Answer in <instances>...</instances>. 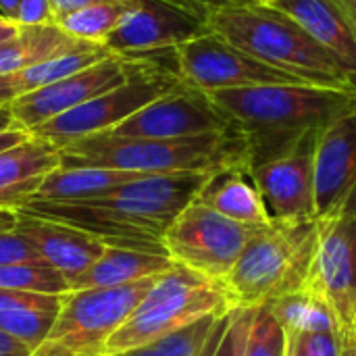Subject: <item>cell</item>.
Here are the masks:
<instances>
[{
	"instance_id": "6da1fadb",
	"label": "cell",
	"mask_w": 356,
	"mask_h": 356,
	"mask_svg": "<svg viewBox=\"0 0 356 356\" xmlns=\"http://www.w3.org/2000/svg\"><path fill=\"white\" fill-rule=\"evenodd\" d=\"M211 173L144 175L104 196L73 202L29 200L21 215L81 229L106 246L165 254V234L196 200Z\"/></svg>"
},
{
	"instance_id": "7a4b0ae2",
	"label": "cell",
	"mask_w": 356,
	"mask_h": 356,
	"mask_svg": "<svg viewBox=\"0 0 356 356\" xmlns=\"http://www.w3.org/2000/svg\"><path fill=\"white\" fill-rule=\"evenodd\" d=\"M244 134L250 171L292 152L356 111V90L321 83H271L209 94Z\"/></svg>"
},
{
	"instance_id": "3957f363",
	"label": "cell",
	"mask_w": 356,
	"mask_h": 356,
	"mask_svg": "<svg viewBox=\"0 0 356 356\" xmlns=\"http://www.w3.org/2000/svg\"><path fill=\"white\" fill-rule=\"evenodd\" d=\"M60 167H100L144 175L215 173L229 167L250 171L246 140L236 125L223 131L175 140L94 134L63 146Z\"/></svg>"
},
{
	"instance_id": "277c9868",
	"label": "cell",
	"mask_w": 356,
	"mask_h": 356,
	"mask_svg": "<svg viewBox=\"0 0 356 356\" xmlns=\"http://www.w3.org/2000/svg\"><path fill=\"white\" fill-rule=\"evenodd\" d=\"M209 31L225 38L254 58L313 83L356 90L338 58L315 42L288 15L259 4L225 6L209 15Z\"/></svg>"
},
{
	"instance_id": "5b68a950",
	"label": "cell",
	"mask_w": 356,
	"mask_h": 356,
	"mask_svg": "<svg viewBox=\"0 0 356 356\" xmlns=\"http://www.w3.org/2000/svg\"><path fill=\"white\" fill-rule=\"evenodd\" d=\"M319 242L317 219L273 221L221 282L229 311H257L305 288Z\"/></svg>"
},
{
	"instance_id": "8992f818",
	"label": "cell",
	"mask_w": 356,
	"mask_h": 356,
	"mask_svg": "<svg viewBox=\"0 0 356 356\" xmlns=\"http://www.w3.org/2000/svg\"><path fill=\"white\" fill-rule=\"evenodd\" d=\"M221 284L173 265L111 336L104 356H119L169 338L211 315H229Z\"/></svg>"
},
{
	"instance_id": "52a82bcc",
	"label": "cell",
	"mask_w": 356,
	"mask_h": 356,
	"mask_svg": "<svg viewBox=\"0 0 356 356\" xmlns=\"http://www.w3.org/2000/svg\"><path fill=\"white\" fill-rule=\"evenodd\" d=\"M161 275L104 290H71L46 340L31 356H102L111 336L127 321Z\"/></svg>"
},
{
	"instance_id": "ba28073f",
	"label": "cell",
	"mask_w": 356,
	"mask_h": 356,
	"mask_svg": "<svg viewBox=\"0 0 356 356\" xmlns=\"http://www.w3.org/2000/svg\"><path fill=\"white\" fill-rule=\"evenodd\" d=\"M267 227H250L194 200L171 223L163 246L167 257L211 282L221 284L246 246Z\"/></svg>"
},
{
	"instance_id": "9c48e42d",
	"label": "cell",
	"mask_w": 356,
	"mask_h": 356,
	"mask_svg": "<svg viewBox=\"0 0 356 356\" xmlns=\"http://www.w3.org/2000/svg\"><path fill=\"white\" fill-rule=\"evenodd\" d=\"M317 223V252L302 290L332 309L344 334L353 330L356 313V186Z\"/></svg>"
},
{
	"instance_id": "30bf717a",
	"label": "cell",
	"mask_w": 356,
	"mask_h": 356,
	"mask_svg": "<svg viewBox=\"0 0 356 356\" xmlns=\"http://www.w3.org/2000/svg\"><path fill=\"white\" fill-rule=\"evenodd\" d=\"M173 54L177 77L204 94L271 83H313L254 58L213 31L173 48Z\"/></svg>"
},
{
	"instance_id": "8fae6325",
	"label": "cell",
	"mask_w": 356,
	"mask_h": 356,
	"mask_svg": "<svg viewBox=\"0 0 356 356\" xmlns=\"http://www.w3.org/2000/svg\"><path fill=\"white\" fill-rule=\"evenodd\" d=\"M181 83L184 81L177 77L175 71L146 73L42 123L29 134L54 144L60 150L75 140L115 129L134 113H138L152 100L173 92Z\"/></svg>"
},
{
	"instance_id": "7c38bea8",
	"label": "cell",
	"mask_w": 356,
	"mask_h": 356,
	"mask_svg": "<svg viewBox=\"0 0 356 356\" xmlns=\"http://www.w3.org/2000/svg\"><path fill=\"white\" fill-rule=\"evenodd\" d=\"M232 125L234 121L209 94L181 83L106 134L119 138L175 140L223 131Z\"/></svg>"
},
{
	"instance_id": "4fadbf2b",
	"label": "cell",
	"mask_w": 356,
	"mask_h": 356,
	"mask_svg": "<svg viewBox=\"0 0 356 356\" xmlns=\"http://www.w3.org/2000/svg\"><path fill=\"white\" fill-rule=\"evenodd\" d=\"M207 31V17L171 0H129L104 48L113 54L159 52L177 48Z\"/></svg>"
},
{
	"instance_id": "5bb4252c",
	"label": "cell",
	"mask_w": 356,
	"mask_h": 356,
	"mask_svg": "<svg viewBox=\"0 0 356 356\" xmlns=\"http://www.w3.org/2000/svg\"><path fill=\"white\" fill-rule=\"evenodd\" d=\"M302 142L288 154L267 161L250 171L273 221L317 219L315 200V144Z\"/></svg>"
},
{
	"instance_id": "9a60e30c",
	"label": "cell",
	"mask_w": 356,
	"mask_h": 356,
	"mask_svg": "<svg viewBox=\"0 0 356 356\" xmlns=\"http://www.w3.org/2000/svg\"><path fill=\"white\" fill-rule=\"evenodd\" d=\"M356 186V111L330 123L315 144L317 217L336 209Z\"/></svg>"
},
{
	"instance_id": "2e32d148",
	"label": "cell",
	"mask_w": 356,
	"mask_h": 356,
	"mask_svg": "<svg viewBox=\"0 0 356 356\" xmlns=\"http://www.w3.org/2000/svg\"><path fill=\"white\" fill-rule=\"evenodd\" d=\"M15 229H19L33 244L44 265L60 273L71 288L102 257L106 248L104 242L81 229L54 221L27 217L21 213Z\"/></svg>"
},
{
	"instance_id": "e0dca14e",
	"label": "cell",
	"mask_w": 356,
	"mask_h": 356,
	"mask_svg": "<svg viewBox=\"0 0 356 356\" xmlns=\"http://www.w3.org/2000/svg\"><path fill=\"white\" fill-rule=\"evenodd\" d=\"M60 167V150L40 138H29L0 152V209L19 211L38 192L48 173Z\"/></svg>"
},
{
	"instance_id": "ac0fdd59",
	"label": "cell",
	"mask_w": 356,
	"mask_h": 356,
	"mask_svg": "<svg viewBox=\"0 0 356 356\" xmlns=\"http://www.w3.org/2000/svg\"><path fill=\"white\" fill-rule=\"evenodd\" d=\"M271 8L288 15L330 50L356 83V35L336 0H275Z\"/></svg>"
},
{
	"instance_id": "d6986e66",
	"label": "cell",
	"mask_w": 356,
	"mask_h": 356,
	"mask_svg": "<svg viewBox=\"0 0 356 356\" xmlns=\"http://www.w3.org/2000/svg\"><path fill=\"white\" fill-rule=\"evenodd\" d=\"M196 200L221 213L223 217L250 227L273 225L265 200L250 171L244 167H229L211 173Z\"/></svg>"
},
{
	"instance_id": "ffe728a7",
	"label": "cell",
	"mask_w": 356,
	"mask_h": 356,
	"mask_svg": "<svg viewBox=\"0 0 356 356\" xmlns=\"http://www.w3.org/2000/svg\"><path fill=\"white\" fill-rule=\"evenodd\" d=\"M108 54H113V52H108L104 48V44L86 42L83 46H79L71 52L29 65V67L8 73V75H0V106H8L13 100H17L21 96H27L40 88H46L58 79H65L86 67H92V65L100 63L102 58H106Z\"/></svg>"
},
{
	"instance_id": "44dd1931",
	"label": "cell",
	"mask_w": 356,
	"mask_h": 356,
	"mask_svg": "<svg viewBox=\"0 0 356 356\" xmlns=\"http://www.w3.org/2000/svg\"><path fill=\"white\" fill-rule=\"evenodd\" d=\"M175 263L165 254L106 246L102 257L73 284L71 290H104L136 284L167 273Z\"/></svg>"
},
{
	"instance_id": "7402d4cb",
	"label": "cell",
	"mask_w": 356,
	"mask_h": 356,
	"mask_svg": "<svg viewBox=\"0 0 356 356\" xmlns=\"http://www.w3.org/2000/svg\"><path fill=\"white\" fill-rule=\"evenodd\" d=\"M144 177V173L100 169V167H58L44 177L31 200L73 202L108 194L111 190Z\"/></svg>"
},
{
	"instance_id": "603a6c76",
	"label": "cell",
	"mask_w": 356,
	"mask_h": 356,
	"mask_svg": "<svg viewBox=\"0 0 356 356\" xmlns=\"http://www.w3.org/2000/svg\"><path fill=\"white\" fill-rule=\"evenodd\" d=\"M86 42L67 35L56 23L21 27L10 40L0 42V75L21 71L29 65L71 52Z\"/></svg>"
},
{
	"instance_id": "cb8c5ba5",
	"label": "cell",
	"mask_w": 356,
	"mask_h": 356,
	"mask_svg": "<svg viewBox=\"0 0 356 356\" xmlns=\"http://www.w3.org/2000/svg\"><path fill=\"white\" fill-rule=\"evenodd\" d=\"M267 309L288 334H342L332 309L307 290L286 294L269 302Z\"/></svg>"
},
{
	"instance_id": "d4e9b609",
	"label": "cell",
	"mask_w": 356,
	"mask_h": 356,
	"mask_svg": "<svg viewBox=\"0 0 356 356\" xmlns=\"http://www.w3.org/2000/svg\"><path fill=\"white\" fill-rule=\"evenodd\" d=\"M229 323V315H211L154 344L119 356H213Z\"/></svg>"
},
{
	"instance_id": "484cf974",
	"label": "cell",
	"mask_w": 356,
	"mask_h": 356,
	"mask_svg": "<svg viewBox=\"0 0 356 356\" xmlns=\"http://www.w3.org/2000/svg\"><path fill=\"white\" fill-rule=\"evenodd\" d=\"M127 6L129 0H102L58 19L56 25L79 42L104 44L123 19Z\"/></svg>"
},
{
	"instance_id": "4316f807",
	"label": "cell",
	"mask_w": 356,
	"mask_h": 356,
	"mask_svg": "<svg viewBox=\"0 0 356 356\" xmlns=\"http://www.w3.org/2000/svg\"><path fill=\"white\" fill-rule=\"evenodd\" d=\"M2 290H23L40 294H67L71 292L69 282L50 267L44 265H4L0 267Z\"/></svg>"
},
{
	"instance_id": "83f0119b",
	"label": "cell",
	"mask_w": 356,
	"mask_h": 356,
	"mask_svg": "<svg viewBox=\"0 0 356 356\" xmlns=\"http://www.w3.org/2000/svg\"><path fill=\"white\" fill-rule=\"evenodd\" d=\"M56 315H58L56 311H35V309L0 311V332L23 342L33 353L46 340Z\"/></svg>"
},
{
	"instance_id": "f1b7e54d",
	"label": "cell",
	"mask_w": 356,
	"mask_h": 356,
	"mask_svg": "<svg viewBox=\"0 0 356 356\" xmlns=\"http://www.w3.org/2000/svg\"><path fill=\"white\" fill-rule=\"evenodd\" d=\"M288 336L267 307L254 311L242 356H286Z\"/></svg>"
},
{
	"instance_id": "f546056e",
	"label": "cell",
	"mask_w": 356,
	"mask_h": 356,
	"mask_svg": "<svg viewBox=\"0 0 356 356\" xmlns=\"http://www.w3.org/2000/svg\"><path fill=\"white\" fill-rule=\"evenodd\" d=\"M4 265H44V261L19 229H8L0 232V267Z\"/></svg>"
},
{
	"instance_id": "4dcf8cb0",
	"label": "cell",
	"mask_w": 356,
	"mask_h": 356,
	"mask_svg": "<svg viewBox=\"0 0 356 356\" xmlns=\"http://www.w3.org/2000/svg\"><path fill=\"white\" fill-rule=\"evenodd\" d=\"M63 296L40 294V292H23V290H2L0 288V311L35 309V311H56L58 313V309L63 305Z\"/></svg>"
},
{
	"instance_id": "1f68e13d",
	"label": "cell",
	"mask_w": 356,
	"mask_h": 356,
	"mask_svg": "<svg viewBox=\"0 0 356 356\" xmlns=\"http://www.w3.org/2000/svg\"><path fill=\"white\" fill-rule=\"evenodd\" d=\"M254 311H234L229 313V323L227 330L215 350L213 356H242L244 353V344H246V336L252 323Z\"/></svg>"
},
{
	"instance_id": "d6a6232c",
	"label": "cell",
	"mask_w": 356,
	"mask_h": 356,
	"mask_svg": "<svg viewBox=\"0 0 356 356\" xmlns=\"http://www.w3.org/2000/svg\"><path fill=\"white\" fill-rule=\"evenodd\" d=\"M13 21L19 27H33V25H52L54 10L50 0H19Z\"/></svg>"
},
{
	"instance_id": "836d02e7",
	"label": "cell",
	"mask_w": 356,
	"mask_h": 356,
	"mask_svg": "<svg viewBox=\"0 0 356 356\" xmlns=\"http://www.w3.org/2000/svg\"><path fill=\"white\" fill-rule=\"evenodd\" d=\"M307 356H342V334L300 336Z\"/></svg>"
},
{
	"instance_id": "e575fe53",
	"label": "cell",
	"mask_w": 356,
	"mask_h": 356,
	"mask_svg": "<svg viewBox=\"0 0 356 356\" xmlns=\"http://www.w3.org/2000/svg\"><path fill=\"white\" fill-rule=\"evenodd\" d=\"M188 10H194L202 17L209 19L211 13L219 10V8H225V6H238V4H250L248 0H171Z\"/></svg>"
},
{
	"instance_id": "d590c367",
	"label": "cell",
	"mask_w": 356,
	"mask_h": 356,
	"mask_svg": "<svg viewBox=\"0 0 356 356\" xmlns=\"http://www.w3.org/2000/svg\"><path fill=\"white\" fill-rule=\"evenodd\" d=\"M52 2V10H54V23L83 6H90V4H96V2H102V0H50Z\"/></svg>"
},
{
	"instance_id": "8d00e7d4",
	"label": "cell",
	"mask_w": 356,
	"mask_h": 356,
	"mask_svg": "<svg viewBox=\"0 0 356 356\" xmlns=\"http://www.w3.org/2000/svg\"><path fill=\"white\" fill-rule=\"evenodd\" d=\"M0 356H31V348L0 332Z\"/></svg>"
},
{
	"instance_id": "74e56055",
	"label": "cell",
	"mask_w": 356,
	"mask_h": 356,
	"mask_svg": "<svg viewBox=\"0 0 356 356\" xmlns=\"http://www.w3.org/2000/svg\"><path fill=\"white\" fill-rule=\"evenodd\" d=\"M27 138H29V134L23 131V129H19V127L0 131V152L13 148V146H17V144H21V142H25Z\"/></svg>"
},
{
	"instance_id": "f35d334b",
	"label": "cell",
	"mask_w": 356,
	"mask_h": 356,
	"mask_svg": "<svg viewBox=\"0 0 356 356\" xmlns=\"http://www.w3.org/2000/svg\"><path fill=\"white\" fill-rule=\"evenodd\" d=\"M288 344H286V356H307L305 346H302V338L300 334H288Z\"/></svg>"
},
{
	"instance_id": "ab89813d",
	"label": "cell",
	"mask_w": 356,
	"mask_h": 356,
	"mask_svg": "<svg viewBox=\"0 0 356 356\" xmlns=\"http://www.w3.org/2000/svg\"><path fill=\"white\" fill-rule=\"evenodd\" d=\"M19 29H21V27H19L13 19H8V17L0 15V42L15 38V35L19 33Z\"/></svg>"
},
{
	"instance_id": "60d3db41",
	"label": "cell",
	"mask_w": 356,
	"mask_h": 356,
	"mask_svg": "<svg viewBox=\"0 0 356 356\" xmlns=\"http://www.w3.org/2000/svg\"><path fill=\"white\" fill-rule=\"evenodd\" d=\"M336 2H338L340 10L344 13V17L348 19V23H350V27H353L356 35V0H336Z\"/></svg>"
},
{
	"instance_id": "b9f144b4",
	"label": "cell",
	"mask_w": 356,
	"mask_h": 356,
	"mask_svg": "<svg viewBox=\"0 0 356 356\" xmlns=\"http://www.w3.org/2000/svg\"><path fill=\"white\" fill-rule=\"evenodd\" d=\"M17 221H19V211H6V209H0V232L15 229Z\"/></svg>"
},
{
	"instance_id": "7bdbcfd3",
	"label": "cell",
	"mask_w": 356,
	"mask_h": 356,
	"mask_svg": "<svg viewBox=\"0 0 356 356\" xmlns=\"http://www.w3.org/2000/svg\"><path fill=\"white\" fill-rule=\"evenodd\" d=\"M342 356H356V336L353 330L342 334Z\"/></svg>"
},
{
	"instance_id": "ee69618b",
	"label": "cell",
	"mask_w": 356,
	"mask_h": 356,
	"mask_svg": "<svg viewBox=\"0 0 356 356\" xmlns=\"http://www.w3.org/2000/svg\"><path fill=\"white\" fill-rule=\"evenodd\" d=\"M13 127H15V121H13L10 108L8 106H0V131L13 129Z\"/></svg>"
},
{
	"instance_id": "f6af8a7d",
	"label": "cell",
	"mask_w": 356,
	"mask_h": 356,
	"mask_svg": "<svg viewBox=\"0 0 356 356\" xmlns=\"http://www.w3.org/2000/svg\"><path fill=\"white\" fill-rule=\"evenodd\" d=\"M17 4H19V0H0V15H4V17L13 19Z\"/></svg>"
},
{
	"instance_id": "bcb514c9",
	"label": "cell",
	"mask_w": 356,
	"mask_h": 356,
	"mask_svg": "<svg viewBox=\"0 0 356 356\" xmlns=\"http://www.w3.org/2000/svg\"><path fill=\"white\" fill-rule=\"evenodd\" d=\"M250 4H259V6H271L275 0H248Z\"/></svg>"
},
{
	"instance_id": "7dc6e473",
	"label": "cell",
	"mask_w": 356,
	"mask_h": 356,
	"mask_svg": "<svg viewBox=\"0 0 356 356\" xmlns=\"http://www.w3.org/2000/svg\"><path fill=\"white\" fill-rule=\"evenodd\" d=\"M353 332H355V336H356V313H355V319H353Z\"/></svg>"
},
{
	"instance_id": "c3c4849f",
	"label": "cell",
	"mask_w": 356,
	"mask_h": 356,
	"mask_svg": "<svg viewBox=\"0 0 356 356\" xmlns=\"http://www.w3.org/2000/svg\"><path fill=\"white\" fill-rule=\"evenodd\" d=\"M102 356H104V355H102Z\"/></svg>"
}]
</instances>
